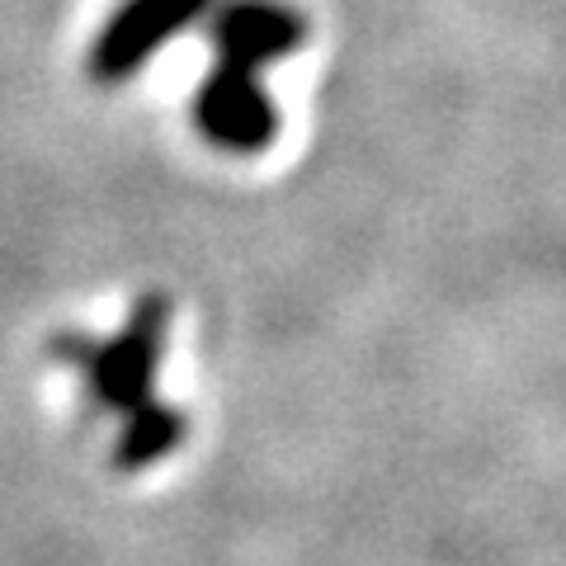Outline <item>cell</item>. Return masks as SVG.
<instances>
[{"instance_id":"7a4b0ae2","label":"cell","mask_w":566,"mask_h":566,"mask_svg":"<svg viewBox=\"0 0 566 566\" xmlns=\"http://www.w3.org/2000/svg\"><path fill=\"white\" fill-rule=\"evenodd\" d=\"M208 6L212 0H123L91 43V76L99 85L133 81L175 33L203 20Z\"/></svg>"},{"instance_id":"6da1fadb","label":"cell","mask_w":566,"mask_h":566,"mask_svg":"<svg viewBox=\"0 0 566 566\" xmlns=\"http://www.w3.org/2000/svg\"><path fill=\"white\" fill-rule=\"evenodd\" d=\"M166 331H170V303L161 293L137 297L128 326L99 345H71L62 335V354L71 364L85 368L91 382V401L109 416H133L137 406L156 401V368L166 354Z\"/></svg>"},{"instance_id":"277c9868","label":"cell","mask_w":566,"mask_h":566,"mask_svg":"<svg viewBox=\"0 0 566 566\" xmlns=\"http://www.w3.org/2000/svg\"><path fill=\"white\" fill-rule=\"evenodd\" d=\"M193 128L218 151L255 156L279 137V109L260 76L212 66L193 91Z\"/></svg>"},{"instance_id":"5b68a950","label":"cell","mask_w":566,"mask_h":566,"mask_svg":"<svg viewBox=\"0 0 566 566\" xmlns=\"http://www.w3.org/2000/svg\"><path fill=\"white\" fill-rule=\"evenodd\" d=\"M185 434H189L185 411L156 397L147 406H137L133 416H123L118 439H114V463L123 472H142V468H151V463H161V458H170L175 449H180Z\"/></svg>"},{"instance_id":"3957f363","label":"cell","mask_w":566,"mask_h":566,"mask_svg":"<svg viewBox=\"0 0 566 566\" xmlns=\"http://www.w3.org/2000/svg\"><path fill=\"white\" fill-rule=\"evenodd\" d=\"M212 66L260 76L264 66L293 57L307 43V14L289 0H227L208 29Z\"/></svg>"}]
</instances>
